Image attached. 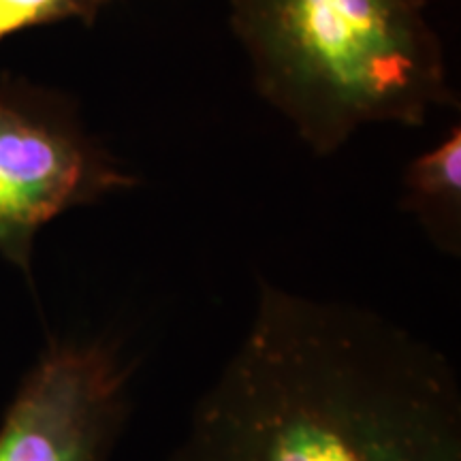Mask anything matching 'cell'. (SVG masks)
<instances>
[{"instance_id": "cell-1", "label": "cell", "mask_w": 461, "mask_h": 461, "mask_svg": "<svg viewBox=\"0 0 461 461\" xmlns=\"http://www.w3.org/2000/svg\"><path fill=\"white\" fill-rule=\"evenodd\" d=\"M169 461H461V380L370 308L261 280Z\"/></svg>"}, {"instance_id": "cell-2", "label": "cell", "mask_w": 461, "mask_h": 461, "mask_svg": "<svg viewBox=\"0 0 461 461\" xmlns=\"http://www.w3.org/2000/svg\"><path fill=\"white\" fill-rule=\"evenodd\" d=\"M229 3L257 86L316 154L366 124H423L451 96L423 0Z\"/></svg>"}, {"instance_id": "cell-3", "label": "cell", "mask_w": 461, "mask_h": 461, "mask_svg": "<svg viewBox=\"0 0 461 461\" xmlns=\"http://www.w3.org/2000/svg\"><path fill=\"white\" fill-rule=\"evenodd\" d=\"M132 184L56 96L0 82V257L28 280L43 227Z\"/></svg>"}, {"instance_id": "cell-4", "label": "cell", "mask_w": 461, "mask_h": 461, "mask_svg": "<svg viewBox=\"0 0 461 461\" xmlns=\"http://www.w3.org/2000/svg\"><path fill=\"white\" fill-rule=\"evenodd\" d=\"M135 367L112 336L50 338L0 420V461H112Z\"/></svg>"}, {"instance_id": "cell-5", "label": "cell", "mask_w": 461, "mask_h": 461, "mask_svg": "<svg viewBox=\"0 0 461 461\" xmlns=\"http://www.w3.org/2000/svg\"><path fill=\"white\" fill-rule=\"evenodd\" d=\"M402 207L417 218L431 244L461 255V131L459 126L414 158L403 173Z\"/></svg>"}, {"instance_id": "cell-6", "label": "cell", "mask_w": 461, "mask_h": 461, "mask_svg": "<svg viewBox=\"0 0 461 461\" xmlns=\"http://www.w3.org/2000/svg\"><path fill=\"white\" fill-rule=\"evenodd\" d=\"M112 0H0V41L34 26L90 22Z\"/></svg>"}]
</instances>
